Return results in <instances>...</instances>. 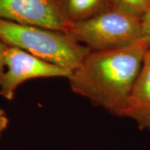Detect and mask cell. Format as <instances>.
<instances>
[{
	"mask_svg": "<svg viewBox=\"0 0 150 150\" xmlns=\"http://www.w3.org/2000/svg\"><path fill=\"white\" fill-rule=\"evenodd\" d=\"M122 117L134 120L140 129L150 131V48Z\"/></svg>",
	"mask_w": 150,
	"mask_h": 150,
	"instance_id": "6",
	"label": "cell"
},
{
	"mask_svg": "<svg viewBox=\"0 0 150 150\" xmlns=\"http://www.w3.org/2000/svg\"><path fill=\"white\" fill-rule=\"evenodd\" d=\"M8 45L4 43L2 40H0V75L4 72L5 69V58Z\"/></svg>",
	"mask_w": 150,
	"mask_h": 150,
	"instance_id": "10",
	"label": "cell"
},
{
	"mask_svg": "<svg viewBox=\"0 0 150 150\" xmlns=\"http://www.w3.org/2000/svg\"><path fill=\"white\" fill-rule=\"evenodd\" d=\"M8 124V118L6 115L4 110L0 109V137L3 134V132L7 129Z\"/></svg>",
	"mask_w": 150,
	"mask_h": 150,
	"instance_id": "11",
	"label": "cell"
},
{
	"mask_svg": "<svg viewBox=\"0 0 150 150\" xmlns=\"http://www.w3.org/2000/svg\"><path fill=\"white\" fill-rule=\"evenodd\" d=\"M69 23H77L96 16L110 6L109 0H58Z\"/></svg>",
	"mask_w": 150,
	"mask_h": 150,
	"instance_id": "7",
	"label": "cell"
},
{
	"mask_svg": "<svg viewBox=\"0 0 150 150\" xmlns=\"http://www.w3.org/2000/svg\"><path fill=\"white\" fill-rule=\"evenodd\" d=\"M0 18L66 33L69 25L58 0H0Z\"/></svg>",
	"mask_w": 150,
	"mask_h": 150,
	"instance_id": "5",
	"label": "cell"
},
{
	"mask_svg": "<svg viewBox=\"0 0 150 150\" xmlns=\"http://www.w3.org/2000/svg\"><path fill=\"white\" fill-rule=\"evenodd\" d=\"M111 8L142 18L150 8V0H109Z\"/></svg>",
	"mask_w": 150,
	"mask_h": 150,
	"instance_id": "8",
	"label": "cell"
},
{
	"mask_svg": "<svg viewBox=\"0 0 150 150\" xmlns=\"http://www.w3.org/2000/svg\"><path fill=\"white\" fill-rule=\"evenodd\" d=\"M142 31L143 38L149 43L150 48V8L142 17Z\"/></svg>",
	"mask_w": 150,
	"mask_h": 150,
	"instance_id": "9",
	"label": "cell"
},
{
	"mask_svg": "<svg viewBox=\"0 0 150 150\" xmlns=\"http://www.w3.org/2000/svg\"><path fill=\"white\" fill-rule=\"evenodd\" d=\"M149 45L91 51L69 79L72 90L114 115L123 116Z\"/></svg>",
	"mask_w": 150,
	"mask_h": 150,
	"instance_id": "1",
	"label": "cell"
},
{
	"mask_svg": "<svg viewBox=\"0 0 150 150\" xmlns=\"http://www.w3.org/2000/svg\"><path fill=\"white\" fill-rule=\"evenodd\" d=\"M141 19L109 8L87 20L70 23L67 33L91 51L117 49L144 39Z\"/></svg>",
	"mask_w": 150,
	"mask_h": 150,
	"instance_id": "3",
	"label": "cell"
},
{
	"mask_svg": "<svg viewBox=\"0 0 150 150\" xmlns=\"http://www.w3.org/2000/svg\"><path fill=\"white\" fill-rule=\"evenodd\" d=\"M4 72L0 75V95L13 100L18 87L38 78H67L72 72L14 47H8Z\"/></svg>",
	"mask_w": 150,
	"mask_h": 150,
	"instance_id": "4",
	"label": "cell"
},
{
	"mask_svg": "<svg viewBox=\"0 0 150 150\" xmlns=\"http://www.w3.org/2000/svg\"><path fill=\"white\" fill-rule=\"evenodd\" d=\"M0 40L73 72L91 52L68 33L23 25L0 18Z\"/></svg>",
	"mask_w": 150,
	"mask_h": 150,
	"instance_id": "2",
	"label": "cell"
}]
</instances>
